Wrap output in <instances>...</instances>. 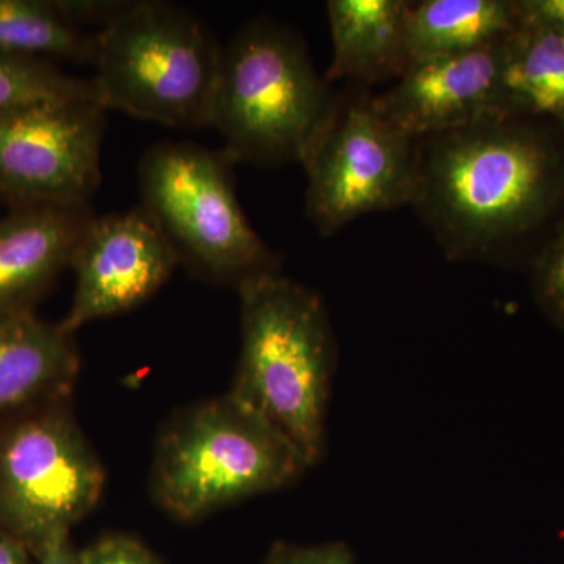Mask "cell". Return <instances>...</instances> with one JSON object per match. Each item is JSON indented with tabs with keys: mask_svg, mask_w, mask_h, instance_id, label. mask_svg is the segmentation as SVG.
I'll return each instance as SVG.
<instances>
[{
	"mask_svg": "<svg viewBox=\"0 0 564 564\" xmlns=\"http://www.w3.org/2000/svg\"><path fill=\"white\" fill-rule=\"evenodd\" d=\"M518 29L516 2L423 0L408 11L411 63L491 46Z\"/></svg>",
	"mask_w": 564,
	"mask_h": 564,
	"instance_id": "obj_15",
	"label": "cell"
},
{
	"mask_svg": "<svg viewBox=\"0 0 564 564\" xmlns=\"http://www.w3.org/2000/svg\"><path fill=\"white\" fill-rule=\"evenodd\" d=\"M404 0H329L333 62L325 79L358 85L399 80L411 65Z\"/></svg>",
	"mask_w": 564,
	"mask_h": 564,
	"instance_id": "obj_14",
	"label": "cell"
},
{
	"mask_svg": "<svg viewBox=\"0 0 564 564\" xmlns=\"http://www.w3.org/2000/svg\"><path fill=\"white\" fill-rule=\"evenodd\" d=\"M106 110L96 101L0 113V199L13 209L88 206L101 184Z\"/></svg>",
	"mask_w": 564,
	"mask_h": 564,
	"instance_id": "obj_9",
	"label": "cell"
},
{
	"mask_svg": "<svg viewBox=\"0 0 564 564\" xmlns=\"http://www.w3.org/2000/svg\"><path fill=\"white\" fill-rule=\"evenodd\" d=\"M311 469L299 452L231 392L181 411L155 451L152 491L166 513L195 521Z\"/></svg>",
	"mask_w": 564,
	"mask_h": 564,
	"instance_id": "obj_5",
	"label": "cell"
},
{
	"mask_svg": "<svg viewBox=\"0 0 564 564\" xmlns=\"http://www.w3.org/2000/svg\"><path fill=\"white\" fill-rule=\"evenodd\" d=\"M232 159L187 141H162L139 163L141 209L196 273L239 288L280 272L278 258L245 217L234 191Z\"/></svg>",
	"mask_w": 564,
	"mask_h": 564,
	"instance_id": "obj_6",
	"label": "cell"
},
{
	"mask_svg": "<svg viewBox=\"0 0 564 564\" xmlns=\"http://www.w3.org/2000/svg\"><path fill=\"white\" fill-rule=\"evenodd\" d=\"M336 99L299 33L252 21L221 51L210 126L234 162H303Z\"/></svg>",
	"mask_w": 564,
	"mask_h": 564,
	"instance_id": "obj_3",
	"label": "cell"
},
{
	"mask_svg": "<svg viewBox=\"0 0 564 564\" xmlns=\"http://www.w3.org/2000/svg\"><path fill=\"white\" fill-rule=\"evenodd\" d=\"M302 163L306 215L322 236H333L362 215L413 202L417 141L384 117L377 96L366 88L337 95Z\"/></svg>",
	"mask_w": 564,
	"mask_h": 564,
	"instance_id": "obj_8",
	"label": "cell"
},
{
	"mask_svg": "<svg viewBox=\"0 0 564 564\" xmlns=\"http://www.w3.org/2000/svg\"><path fill=\"white\" fill-rule=\"evenodd\" d=\"M80 564H159L139 541L109 536L80 552Z\"/></svg>",
	"mask_w": 564,
	"mask_h": 564,
	"instance_id": "obj_21",
	"label": "cell"
},
{
	"mask_svg": "<svg viewBox=\"0 0 564 564\" xmlns=\"http://www.w3.org/2000/svg\"><path fill=\"white\" fill-rule=\"evenodd\" d=\"M513 117L417 141L411 206L452 261L489 259L543 220L558 196V159Z\"/></svg>",
	"mask_w": 564,
	"mask_h": 564,
	"instance_id": "obj_1",
	"label": "cell"
},
{
	"mask_svg": "<svg viewBox=\"0 0 564 564\" xmlns=\"http://www.w3.org/2000/svg\"><path fill=\"white\" fill-rule=\"evenodd\" d=\"M98 32L69 20L54 0H0V52L31 61L95 65Z\"/></svg>",
	"mask_w": 564,
	"mask_h": 564,
	"instance_id": "obj_17",
	"label": "cell"
},
{
	"mask_svg": "<svg viewBox=\"0 0 564 564\" xmlns=\"http://www.w3.org/2000/svg\"><path fill=\"white\" fill-rule=\"evenodd\" d=\"M503 90L510 117L545 115L564 128V35L518 28L507 36Z\"/></svg>",
	"mask_w": 564,
	"mask_h": 564,
	"instance_id": "obj_16",
	"label": "cell"
},
{
	"mask_svg": "<svg viewBox=\"0 0 564 564\" xmlns=\"http://www.w3.org/2000/svg\"><path fill=\"white\" fill-rule=\"evenodd\" d=\"M70 99L98 102L91 79L69 76L52 62L0 52V113L33 104Z\"/></svg>",
	"mask_w": 564,
	"mask_h": 564,
	"instance_id": "obj_18",
	"label": "cell"
},
{
	"mask_svg": "<svg viewBox=\"0 0 564 564\" xmlns=\"http://www.w3.org/2000/svg\"><path fill=\"white\" fill-rule=\"evenodd\" d=\"M31 549L17 536L0 529V564H32Z\"/></svg>",
	"mask_w": 564,
	"mask_h": 564,
	"instance_id": "obj_24",
	"label": "cell"
},
{
	"mask_svg": "<svg viewBox=\"0 0 564 564\" xmlns=\"http://www.w3.org/2000/svg\"><path fill=\"white\" fill-rule=\"evenodd\" d=\"M242 347L231 392L291 443L307 466L325 458L337 348L318 293L280 272L237 288Z\"/></svg>",
	"mask_w": 564,
	"mask_h": 564,
	"instance_id": "obj_2",
	"label": "cell"
},
{
	"mask_svg": "<svg viewBox=\"0 0 564 564\" xmlns=\"http://www.w3.org/2000/svg\"><path fill=\"white\" fill-rule=\"evenodd\" d=\"M518 28L540 29L564 35V0L516 2Z\"/></svg>",
	"mask_w": 564,
	"mask_h": 564,
	"instance_id": "obj_22",
	"label": "cell"
},
{
	"mask_svg": "<svg viewBox=\"0 0 564 564\" xmlns=\"http://www.w3.org/2000/svg\"><path fill=\"white\" fill-rule=\"evenodd\" d=\"M265 564H355V556L350 547L343 543L276 544Z\"/></svg>",
	"mask_w": 564,
	"mask_h": 564,
	"instance_id": "obj_20",
	"label": "cell"
},
{
	"mask_svg": "<svg viewBox=\"0 0 564 564\" xmlns=\"http://www.w3.org/2000/svg\"><path fill=\"white\" fill-rule=\"evenodd\" d=\"M503 41L411 63L391 90L375 95L378 107L415 141L510 117L503 90Z\"/></svg>",
	"mask_w": 564,
	"mask_h": 564,
	"instance_id": "obj_11",
	"label": "cell"
},
{
	"mask_svg": "<svg viewBox=\"0 0 564 564\" xmlns=\"http://www.w3.org/2000/svg\"><path fill=\"white\" fill-rule=\"evenodd\" d=\"M534 302L545 317L564 329V223L533 267Z\"/></svg>",
	"mask_w": 564,
	"mask_h": 564,
	"instance_id": "obj_19",
	"label": "cell"
},
{
	"mask_svg": "<svg viewBox=\"0 0 564 564\" xmlns=\"http://www.w3.org/2000/svg\"><path fill=\"white\" fill-rule=\"evenodd\" d=\"M73 334L32 307L0 313V421L36 404L63 400L79 373Z\"/></svg>",
	"mask_w": 564,
	"mask_h": 564,
	"instance_id": "obj_13",
	"label": "cell"
},
{
	"mask_svg": "<svg viewBox=\"0 0 564 564\" xmlns=\"http://www.w3.org/2000/svg\"><path fill=\"white\" fill-rule=\"evenodd\" d=\"M39 564H80V552L69 543V532L55 534L33 554Z\"/></svg>",
	"mask_w": 564,
	"mask_h": 564,
	"instance_id": "obj_23",
	"label": "cell"
},
{
	"mask_svg": "<svg viewBox=\"0 0 564 564\" xmlns=\"http://www.w3.org/2000/svg\"><path fill=\"white\" fill-rule=\"evenodd\" d=\"M106 474L62 400L0 421V529L32 554L90 513Z\"/></svg>",
	"mask_w": 564,
	"mask_h": 564,
	"instance_id": "obj_7",
	"label": "cell"
},
{
	"mask_svg": "<svg viewBox=\"0 0 564 564\" xmlns=\"http://www.w3.org/2000/svg\"><path fill=\"white\" fill-rule=\"evenodd\" d=\"M180 265L176 252L141 206L93 218L74 252L73 302L58 325L76 334L88 323L135 310Z\"/></svg>",
	"mask_w": 564,
	"mask_h": 564,
	"instance_id": "obj_10",
	"label": "cell"
},
{
	"mask_svg": "<svg viewBox=\"0 0 564 564\" xmlns=\"http://www.w3.org/2000/svg\"><path fill=\"white\" fill-rule=\"evenodd\" d=\"M221 47L198 18L139 0L98 32L96 99L104 110L170 128L210 126Z\"/></svg>",
	"mask_w": 564,
	"mask_h": 564,
	"instance_id": "obj_4",
	"label": "cell"
},
{
	"mask_svg": "<svg viewBox=\"0 0 564 564\" xmlns=\"http://www.w3.org/2000/svg\"><path fill=\"white\" fill-rule=\"evenodd\" d=\"M93 218L88 206L24 207L0 218V313L32 307L70 267Z\"/></svg>",
	"mask_w": 564,
	"mask_h": 564,
	"instance_id": "obj_12",
	"label": "cell"
}]
</instances>
